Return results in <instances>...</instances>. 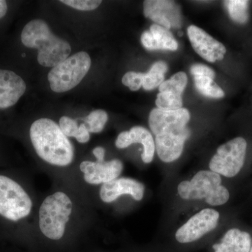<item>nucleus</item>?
Wrapping results in <instances>:
<instances>
[{
  "label": "nucleus",
  "instance_id": "obj_3",
  "mask_svg": "<svg viewBox=\"0 0 252 252\" xmlns=\"http://www.w3.org/2000/svg\"><path fill=\"white\" fill-rule=\"evenodd\" d=\"M21 41L26 47L38 50V62L44 67H54L71 54L69 43L55 36L40 19L32 20L25 26Z\"/></svg>",
  "mask_w": 252,
  "mask_h": 252
},
{
  "label": "nucleus",
  "instance_id": "obj_27",
  "mask_svg": "<svg viewBox=\"0 0 252 252\" xmlns=\"http://www.w3.org/2000/svg\"><path fill=\"white\" fill-rule=\"evenodd\" d=\"M76 140L81 144L86 143L90 140V132L88 130L85 124H81L79 126V132H78Z\"/></svg>",
  "mask_w": 252,
  "mask_h": 252
},
{
  "label": "nucleus",
  "instance_id": "obj_2",
  "mask_svg": "<svg viewBox=\"0 0 252 252\" xmlns=\"http://www.w3.org/2000/svg\"><path fill=\"white\" fill-rule=\"evenodd\" d=\"M30 136L36 154L44 161L57 166H67L74 159V147L60 126L49 119L35 121Z\"/></svg>",
  "mask_w": 252,
  "mask_h": 252
},
{
  "label": "nucleus",
  "instance_id": "obj_29",
  "mask_svg": "<svg viewBox=\"0 0 252 252\" xmlns=\"http://www.w3.org/2000/svg\"><path fill=\"white\" fill-rule=\"evenodd\" d=\"M7 3L4 0H0V19L4 17L7 12Z\"/></svg>",
  "mask_w": 252,
  "mask_h": 252
},
{
  "label": "nucleus",
  "instance_id": "obj_5",
  "mask_svg": "<svg viewBox=\"0 0 252 252\" xmlns=\"http://www.w3.org/2000/svg\"><path fill=\"white\" fill-rule=\"evenodd\" d=\"M72 212V200L67 194L56 192L48 196L39 208V225L41 233L51 240L62 238Z\"/></svg>",
  "mask_w": 252,
  "mask_h": 252
},
{
  "label": "nucleus",
  "instance_id": "obj_30",
  "mask_svg": "<svg viewBox=\"0 0 252 252\" xmlns=\"http://www.w3.org/2000/svg\"><path fill=\"white\" fill-rule=\"evenodd\" d=\"M250 252H252V248H251V250H250Z\"/></svg>",
  "mask_w": 252,
  "mask_h": 252
},
{
  "label": "nucleus",
  "instance_id": "obj_17",
  "mask_svg": "<svg viewBox=\"0 0 252 252\" xmlns=\"http://www.w3.org/2000/svg\"><path fill=\"white\" fill-rule=\"evenodd\" d=\"M141 42L146 49L170 50L176 51L179 47L178 43L172 33L166 28L157 24L152 25L150 31H145L141 36Z\"/></svg>",
  "mask_w": 252,
  "mask_h": 252
},
{
  "label": "nucleus",
  "instance_id": "obj_1",
  "mask_svg": "<svg viewBox=\"0 0 252 252\" xmlns=\"http://www.w3.org/2000/svg\"><path fill=\"white\" fill-rule=\"evenodd\" d=\"M189 120L190 113L185 108L171 111L156 108L151 112L149 127L155 135L156 149L162 162H174L182 156L190 135L187 127Z\"/></svg>",
  "mask_w": 252,
  "mask_h": 252
},
{
  "label": "nucleus",
  "instance_id": "obj_11",
  "mask_svg": "<svg viewBox=\"0 0 252 252\" xmlns=\"http://www.w3.org/2000/svg\"><path fill=\"white\" fill-rule=\"evenodd\" d=\"M188 82V78L185 72L176 73L171 78L159 86L156 104L157 108L162 110H177L182 108V94Z\"/></svg>",
  "mask_w": 252,
  "mask_h": 252
},
{
  "label": "nucleus",
  "instance_id": "obj_9",
  "mask_svg": "<svg viewBox=\"0 0 252 252\" xmlns=\"http://www.w3.org/2000/svg\"><path fill=\"white\" fill-rule=\"evenodd\" d=\"M220 217V213L214 209L200 210L178 228L175 233L176 240L182 244L198 240L216 228Z\"/></svg>",
  "mask_w": 252,
  "mask_h": 252
},
{
  "label": "nucleus",
  "instance_id": "obj_24",
  "mask_svg": "<svg viewBox=\"0 0 252 252\" xmlns=\"http://www.w3.org/2000/svg\"><path fill=\"white\" fill-rule=\"evenodd\" d=\"M59 126L64 135L67 137H77L79 132L77 123L68 117H63L60 119Z\"/></svg>",
  "mask_w": 252,
  "mask_h": 252
},
{
  "label": "nucleus",
  "instance_id": "obj_21",
  "mask_svg": "<svg viewBox=\"0 0 252 252\" xmlns=\"http://www.w3.org/2000/svg\"><path fill=\"white\" fill-rule=\"evenodd\" d=\"M224 4L230 17L235 23L244 24L248 22L249 1L246 0H229Z\"/></svg>",
  "mask_w": 252,
  "mask_h": 252
},
{
  "label": "nucleus",
  "instance_id": "obj_7",
  "mask_svg": "<svg viewBox=\"0 0 252 252\" xmlns=\"http://www.w3.org/2000/svg\"><path fill=\"white\" fill-rule=\"evenodd\" d=\"M32 202L18 182L0 175V216L18 221L31 214Z\"/></svg>",
  "mask_w": 252,
  "mask_h": 252
},
{
  "label": "nucleus",
  "instance_id": "obj_22",
  "mask_svg": "<svg viewBox=\"0 0 252 252\" xmlns=\"http://www.w3.org/2000/svg\"><path fill=\"white\" fill-rule=\"evenodd\" d=\"M108 120L107 112L103 110L93 111L85 119V125L89 132L98 133L103 130Z\"/></svg>",
  "mask_w": 252,
  "mask_h": 252
},
{
  "label": "nucleus",
  "instance_id": "obj_6",
  "mask_svg": "<svg viewBox=\"0 0 252 252\" xmlns=\"http://www.w3.org/2000/svg\"><path fill=\"white\" fill-rule=\"evenodd\" d=\"M91 65L90 56L84 51L67 58L50 71L48 79L51 90L63 93L74 89L89 72Z\"/></svg>",
  "mask_w": 252,
  "mask_h": 252
},
{
  "label": "nucleus",
  "instance_id": "obj_13",
  "mask_svg": "<svg viewBox=\"0 0 252 252\" xmlns=\"http://www.w3.org/2000/svg\"><path fill=\"white\" fill-rule=\"evenodd\" d=\"M84 180L90 185L107 183L119 177L124 170L123 162L119 159L109 161L92 162L86 160L80 164Z\"/></svg>",
  "mask_w": 252,
  "mask_h": 252
},
{
  "label": "nucleus",
  "instance_id": "obj_28",
  "mask_svg": "<svg viewBox=\"0 0 252 252\" xmlns=\"http://www.w3.org/2000/svg\"><path fill=\"white\" fill-rule=\"evenodd\" d=\"M93 153L97 162L104 161V155H105V149L103 147H96L93 151Z\"/></svg>",
  "mask_w": 252,
  "mask_h": 252
},
{
  "label": "nucleus",
  "instance_id": "obj_8",
  "mask_svg": "<svg viewBox=\"0 0 252 252\" xmlns=\"http://www.w3.org/2000/svg\"><path fill=\"white\" fill-rule=\"evenodd\" d=\"M247 148L246 140L240 137L222 144L210 160V170L228 178L235 177L245 164Z\"/></svg>",
  "mask_w": 252,
  "mask_h": 252
},
{
  "label": "nucleus",
  "instance_id": "obj_20",
  "mask_svg": "<svg viewBox=\"0 0 252 252\" xmlns=\"http://www.w3.org/2000/svg\"><path fill=\"white\" fill-rule=\"evenodd\" d=\"M195 89L203 95L211 98H222L224 97L223 91L214 81L207 77H194Z\"/></svg>",
  "mask_w": 252,
  "mask_h": 252
},
{
  "label": "nucleus",
  "instance_id": "obj_25",
  "mask_svg": "<svg viewBox=\"0 0 252 252\" xmlns=\"http://www.w3.org/2000/svg\"><path fill=\"white\" fill-rule=\"evenodd\" d=\"M142 73L128 72L123 77L122 83L132 91H137L142 86Z\"/></svg>",
  "mask_w": 252,
  "mask_h": 252
},
{
  "label": "nucleus",
  "instance_id": "obj_15",
  "mask_svg": "<svg viewBox=\"0 0 252 252\" xmlns=\"http://www.w3.org/2000/svg\"><path fill=\"white\" fill-rule=\"evenodd\" d=\"M134 143H140L143 146L142 159L144 163H150L155 154V141L151 132L142 126H135L130 131L121 132L116 140L118 149H125Z\"/></svg>",
  "mask_w": 252,
  "mask_h": 252
},
{
  "label": "nucleus",
  "instance_id": "obj_18",
  "mask_svg": "<svg viewBox=\"0 0 252 252\" xmlns=\"http://www.w3.org/2000/svg\"><path fill=\"white\" fill-rule=\"evenodd\" d=\"M252 238L248 232L231 228L223 235L220 243L213 245L215 252H250Z\"/></svg>",
  "mask_w": 252,
  "mask_h": 252
},
{
  "label": "nucleus",
  "instance_id": "obj_14",
  "mask_svg": "<svg viewBox=\"0 0 252 252\" xmlns=\"http://www.w3.org/2000/svg\"><path fill=\"white\" fill-rule=\"evenodd\" d=\"M144 191L145 187L140 182L122 177L103 184L99 190V197L107 203L115 201L123 195H130L137 201H140L144 198Z\"/></svg>",
  "mask_w": 252,
  "mask_h": 252
},
{
  "label": "nucleus",
  "instance_id": "obj_23",
  "mask_svg": "<svg viewBox=\"0 0 252 252\" xmlns=\"http://www.w3.org/2000/svg\"><path fill=\"white\" fill-rule=\"evenodd\" d=\"M61 1L80 11H92L97 9L102 3L99 0H62Z\"/></svg>",
  "mask_w": 252,
  "mask_h": 252
},
{
  "label": "nucleus",
  "instance_id": "obj_12",
  "mask_svg": "<svg viewBox=\"0 0 252 252\" xmlns=\"http://www.w3.org/2000/svg\"><path fill=\"white\" fill-rule=\"evenodd\" d=\"M187 34L195 52L208 62L215 63L224 58L226 54L225 46L201 28L190 26L187 29Z\"/></svg>",
  "mask_w": 252,
  "mask_h": 252
},
{
  "label": "nucleus",
  "instance_id": "obj_26",
  "mask_svg": "<svg viewBox=\"0 0 252 252\" xmlns=\"http://www.w3.org/2000/svg\"><path fill=\"white\" fill-rule=\"evenodd\" d=\"M190 73L194 77H207L214 79L215 72L213 69L203 64H195L190 67Z\"/></svg>",
  "mask_w": 252,
  "mask_h": 252
},
{
  "label": "nucleus",
  "instance_id": "obj_10",
  "mask_svg": "<svg viewBox=\"0 0 252 252\" xmlns=\"http://www.w3.org/2000/svg\"><path fill=\"white\" fill-rule=\"evenodd\" d=\"M144 14L156 24L170 30L182 25L180 6L175 1L147 0L144 1Z\"/></svg>",
  "mask_w": 252,
  "mask_h": 252
},
{
  "label": "nucleus",
  "instance_id": "obj_16",
  "mask_svg": "<svg viewBox=\"0 0 252 252\" xmlns=\"http://www.w3.org/2000/svg\"><path fill=\"white\" fill-rule=\"evenodd\" d=\"M26 90L24 80L11 70L0 69V109L12 107Z\"/></svg>",
  "mask_w": 252,
  "mask_h": 252
},
{
  "label": "nucleus",
  "instance_id": "obj_19",
  "mask_svg": "<svg viewBox=\"0 0 252 252\" xmlns=\"http://www.w3.org/2000/svg\"><path fill=\"white\" fill-rule=\"evenodd\" d=\"M167 71V63L158 61L154 63L148 72L142 73V87L144 90L152 91L159 87L165 79Z\"/></svg>",
  "mask_w": 252,
  "mask_h": 252
},
{
  "label": "nucleus",
  "instance_id": "obj_4",
  "mask_svg": "<svg viewBox=\"0 0 252 252\" xmlns=\"http://www.w3.org/2000/svg\"><path fill=\"white\" fill-rule=\"evenodd\" d=\"M177 191L184 200H204L211 206L224 205L230 198L228 189L221 185L220 176L211 170H201L191 180L181 182Z\"/></svg>",
  "mask_w": 252,
  "mask_h": 252
}]
</instances>
